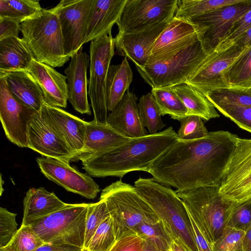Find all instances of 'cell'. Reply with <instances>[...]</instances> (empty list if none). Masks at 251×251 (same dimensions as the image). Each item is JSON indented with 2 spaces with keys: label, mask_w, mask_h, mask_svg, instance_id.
Listing matches in <instances>:
<instances>
[{
  "label": "cell",
  "mask_w": 251,
  "mask_h": 251,
  "mask_svg": "<svg viewBox=\"0 0 251 251\" xmlns=\"http://www.w3.org/2000/svg\"><path fill=\"white\" fill-rule=\"evenodd\" d=\"M33 59L22 38L9 37L0 41V72L27 70Z\"/></svg>",
  "instance_id": "28"
},
{
  "label": "cell",
  "mask_w": 251,
  "mask_h": 251,
  "mask_svg": "<svg viewBox=\"0 0 251 251\" xmlns=\"http://www.w3.org/2000/svg\"><path fill=\"white\" fill-rule=\"evenodd\" d=\"M36 161L42 174L67 191L94 199L100 192L99 185L89 175L55 159L39 157Z\"/></svg>",
  "instance_id": "17"
},
{
  "label": "cell",
  "mask_w": 251,
  "mask_h": 251,
  "mask_svg": "<svg viewBox=\"0 0 251 251\" xmlns=\"http://www.w3.org/2000/svg\"><path fill=\"white\" fill-rule=\"evenodd\" d=\"M89 205L67 203L29 226L45 243L67 244L83 250Z\"/></svg>",
  "instance_id": "8"
},
{
  "label": "cell",
  "mask_w": 251,
  "mask_h": 251,
  "mask_svg": "<svg viewBox=\"0 0 251 251\" xmlns=\"http://www.w3.org/2000/svg\"><path fill=\"white\" fill-rule=\"evenodd\" d=\"M95 0H61L53 9L57 14L65 54L71 57L85 44L87 17Z\"/></svg>",
  "instance_id": "12"
},
{
  "label": "cell",
  "mask_w": 251,
  "mask_h": 251,
  "mask_svg": "<svg viewBox=\"0 0 251 251\" xmlns=\"http://www.w3.org/2000/svg\"><path fill=\"white\" fill-rule=\"evenodd\" d=\"M171 251V250H170V251Z\"/></svg>",
  "instance_id": "57"
},
{
  "label": "cell",
  "mask_w": 251,
  "mask_h": 251,
  "mask_svg": "<svg viewBox=\"0 0 251 251\" xmlns=\"http://www.w3.org/2000/svg\"><path fill=\"white\" fill-rule=\"evenodd\" d=\"M37 112L14 98L4 78L0 76V119L11 142L21 148H27L29 124Z\"/></svg>",
  "instance_id": "14"
},
{
  "label": "cell",
  "mask_w": 251,
  "mask_h": 251,
  "mask_svg": "<svg viewBox=\"0 0 251 251\" xmlns=\"http://www.w3.org/2000/svg\"><path fill=\"white\" fill-rule=\"evenodd\" d=\"M78 247L67 244L45 243L35 251H82Z\"/></svg>",
  "instance_id": "50"
},
{
  "label": "cell",
  "mask_w": 251,
  "mask_h": 251,
  "mask_svg": "<svg viewBox=\"0 0 251 251\" xmlns=\"http://www.w3.org/2000/svg\"><path fill=\"white\" fill-rule=\"evenodd\" d=\"M22 225L29 226L35 221L54 212L67 203L60 200L53 192L43 187L31 188L26 192L24 201Z\"/></svg>",
  "instance_id": "27"
},
{
  "label": "cell",
  "mask_w": 251,
  "mask_h": 251,
  "mask_svg": "<svg viewBox=\"0 0 251 251\" xmlns=\"http://www.w3.org/2000/svg\"><path fill=\"white\" fill-rule=\"evenodd\" d=\"M170 21L156 23L132 32L117 34L114 38L117 52L131 60L136 67L145 66L154 43Z\"/></svg>",
  "instance_id": "19"
},
{
  "label": "cell",
  "mask_w": 251,
  "mask_h": 251,
  "mask_svg": "<svg viewBox=\"0 0 251 251\" xmlns=\"http://www.w3.org/2000/svg\"><path fill=\"white\" fill-rule=\"evenodd\" d=\"M143 251H160L149 241L143 240Z\"/></svg>",
  "instance_id": "54"
},
{
  "label": "cell",
  "mask_w": 251,
  "mask_h": 251,
  "mask_svg": "<svg viewBox=\"0 0 251 251\" xmlns=\"http://www.w3.org/2000/svg\"><path fill=\"white\" fill-rule=\"evenodd\" d=\"M176 191L212 246L227 227L237 203L226 199L220 192V186H202Z\"/></svg>",
  "instance_id": "4"
},
{
  "label": "cell",
  "mask_w": 251,
  "mask_h": 251,
  "mask_svg": "<svg viewBox=\"0 0 251 251\" xmlns=\"http://www.w3.org/2000/svg\"><path fill=\"white\" fill-rule=\"evenodd\" d=\"M126 0H95L89 13L86 26L85 43L111 34Z\"/></svg>",
  "instance_id": "24"
},
{
  "label": "cell",
  "mask_w": 251,
  "mask_h": 251,
  "mask_svg": "<svg viewBox=\"0 0 251 251\" xmlns=\"http://www.w3.org/2000/svg\"><path fill=\"white\" fill-rule=\"evenodd\" d=\"M138 108L142 122L150 134H155L166 126L151 93L140 97Z\"/></svg>",
  "instance_id": "36"
},
{
  "label": "cell",
  "mask_w": 251,
  "mask_h": 251,
  "mask_svg": "<svg viewBox=\"0 0 251 251\" xmlns=\"http://www.w3.org/2000/svg\"><path fill=\"white\" fill-rule=\"evenodd\" d=\"M178 0H126L117 23L118 34L141 30L151 25L170 21Z\"/></svg>",
  "instance_id": "10"
},
{
  "label": "cell",
  "mask_w": 251,
  "mask_h": 251,
  "mask_svg": "<svg viewBox=\"0 0 251 251\" xmlns=\"http://www.w3.org/2000/svg\"><path fill=\"white\" fill-rule=\"evenodd\" d=\"M42 9L37 0H0V18L20 24L35 16Z\"/></svg>",
  "instance_id": "33"
},
{
  "label": "cell",
  "mask_w": 251,
  "mask_h": 251,
  "mask_svg": "<svg viewBox=\"0 0 251 251\" xmlns=\"http://www.w3.org/2000/svg\"><path fill=\"white\" fill-rule=\"evenodd\" d=\"M178 140L172 126L153 134L131 138L108 151L81 157L82 169L96 177H123L134 171L149 173L153 163Z\"/></svg>",
  "instance_id": "2"
},
{
  "label": "cell",
  "mask_w": 251,
  "mask_h": 251,
  "mask_svg": "<svg viewBox=\"0 0 251 251\" xmlns=\"http://www.w3.org/2000/svg\"><path fill=\"white\" fill-rule=\"evenodd\" d=\"M249 48L234 45L223 51L212 52L201 67L185 82L204 94L218 89L228 88L225 75Z\"/></svg>",
  "instance_id": "15"
},
{
  "label": "cell",
  "mask_w": 251,
  "mask_h": 251,
  "mask_svg": "<svg viewBox=\"0 0 251 251\" xmlns=\"http://www.w3.org/2000/svg\"><path fill=\"white\" fill-rule=\"evenodd\" d=\"M204 95L211 102H226L251 107V88H221Z\"/></svg>",
  "instance_id": "37"
},
{
  "label": "cell",
  "mask_w": 251,
  "mask_h": 251,
  "mask_svg": "<svg viewBox=\"0 0 251 251\" xmlns=\"http://www.w3.org/2000/svg\"><path fill=\"white\" fill-rule=\"evenodd\" d=\"M27 148L43 156L70 164L75 156L66 143L44 121L38 112L30 122Z\"/></svg>",
  "instance_id": "20"
},
{
  "label": "cell",
  "mask_w": 251,
  "mask_h": 251,
  "mask_svg": "<svg viewBox=\"0 0 251 251\" xmlns=\"http://www.w3.org/2000/svg\"><path fill=\"white\" fill-rule=\"evenodd\" d=\"M151 93L161 116L169 115L176 120L187 116V108L171 87L152 89Z\"/></svg>",
  "instance_id": "32"
},
{
  "label": "cell",
  "mask_w": 251,
  "mask_h": 251,
  "mask_svg": "<svg viewBox=\"0 0 251 251\" xmlns=\"http://www.w3.org/2000/svg\"><path fill=\"white\" fill-rule=\"evenodd\" d=\"M100 200L106 204L113 220L116 240L135 234V228L143 223H155L160 220L135 187L121 180L102 189Z\"/></svg>",
  "instance_id": "5"
},
{
  "label": "cell",
  "mask_w": 251,
  "mask_h": 251,
  "mask_svg": "<svg viewBox=\"0 0 251 251\" xmlns=\"http://www.w3.org/2000/svg\"><path fill=\"white\" fill-rule=\"evenodd\" d=\"M7 86L17 100L39 112L44 102L43 93L38 83L27 70L0 72Z\"/></svg>",
  "instance_id": "25"
},
{
  "label": "cell",
  "mask_w": 251,
  "mask_h": 251,
  "mask_svg": "<svg viewBox=\"0 0 251 251\" xmlns=\"http://www.w3.org/2000/svg\"><path fill=\"white\" fill-rule=\"evenodd\" d=\"M225 78L228 87L251 88V47L235 61Z\"/></svg>",
  "instance_id": "35"
},
{
  "label": "cell",
  "mask_w": 251,
  "mask_h": 251,
  "mask_svg": "<svg viewBox=\"0 0 251 251\" xmlns=\"http://www.w3.org/2000/svg\"><path fill=\"white\" fill-rule=\"evenodd\" d=\"M171 251H188L183 243L173 237L171 247Z\"/></svg>",
  "instance_id": "52"
},
{
  "label": "cell",
  "mask_w": 251,
  "mask_h": 251,
  "mask_svg": "<svg viewBox=\"0 0 251 251\" xmlns=\"http://www.w3.org/2000/svg\"><path fill=\"white\" fill-rule=\"evenodd\" d=\"M116 241L113 220L109 216L98 227L86 250L88 251H109Z\"/></svg>",
  "instance_id": "39"
},
{
  "label": "cell",
  "mask_w": 251,
  "mask_h": 251,
  "mask_svg": "<svg viewBox=\"0 0 251 251\" xmlns=\"http://www.w3.org/2000/svg\"><path fill=\"white\" fill-rule=\"evenodd\" d=\"M110 216L106 204L102 200L94 203H89L85 222V240L83 250H86L88 244L102 222Z\"/></svg>",
  "instance_id": "40"
},
{
  "label": "cell",
  "mask_w": 251,
  "mask_h": 251,
  "mask_svg": "<svg viewBox=\"0 0 251 251\" xmlns=\"http://www.w3.org/2000/svg\"><path fill=\"white\" fill-rule=\"evenodd\" d=\"M245 0H178L175 16L186 20L202 15Z\"/></svg>",
  "instance_id": "31"
},
{
  "label": "cell",
  "mask_w": 251,
  "mask_h": 251,
  "mask_svg": "<svg viewBox=\"0 0 251 251\" xmlns=\"http://www.w3.org/2000/svg\"><path fill=\"white\" fill-rule=\"evenodd\" d=\"M130 139L118 132L107 123H97L93 120L87 122L84 151L78 160L84 156L99 154L111 151Z\"/></svg>",
  "instance_id": "26"
},
{
  "label": "cell",
  "mask_w": 251,
  "mask_h": 251,
  "mask_svg": "<svg viewBox=\"0 0 251 251\" xmlns=\"http://www.w3.org/2000/svg\"><path fill=\"white\" fill-rule=\"evenodd\" d=\"M134 186L172 235L180 240L188 251H198L189 212L176 191L152 178L140 177Z\"/></svg>",
  "instance_id": "3"
},
{
  "label": "cell",
  "mask_w": 251,
  "mask_h": 251,
  "mask_svg": "<svg viewBox=\"0 0 251 251\" xmlns=\"http://www.w3.org/2000/svg\"><path fill=\"white\" fill-rule=\"evenodd\" d=\"M171 87L187 108V116H199L204 121L219 117L213 104L194 86L184 82Z\"/></svg>",
  "instance_id": "30"
},
{
  "label": "cell",
  "mask_w": 251,
  "mask_h": 251,
  "mask_svg": "<svg viewBox=\"0 0 251 251\" xmlns=\"http://www.w3.org/2000/svg\"><path fill=\"white\" fill-rule=\"evenodd\" d=\"M115 47L111 34L93 40L90 45L88 94L94 113L93 121L97 123H107L106 84L108 69L115 53Z\"/></svg>",
  "instance_id": "9"
},
{
  "label": "cell",
  "mask_w": 251,
  "mask_h": 251,
  "mask_svg": "<svg viewBox=\"0 0 251 251\" xmlns=\"http://www.w3.org/2000/svg\"><path fill=\"white\" fill-rule=\"evenodd\" d=\"M20 24L12 20L0 18V41L9 37H19Z\"/></svg>",
  "instance_id": "48"
},
{
  "label": "cell",
  "mask_w": 251,
  "mask_h": 251,
  "mask_svg": "<svg viewBox=\"0 0 251 251\" xmlns=\"http://www.w3.org/2000/svg\"><path fill=\"white\" fill-rule=\"evenodd\" d=\"M234 45L243 48L251 47V27L238 38Z\"/></svg>",
  "instance_id": "51"
},
{
  "label": "cell",
  "mask_w": 251,
  "mask_h": 251,
  "mask_svg": "<svg viewBox=\"0 0 251 251\" xmlns=\"http://www.w3.org/2000/svg\"><path fill=\"white\" fill-rule=\"evenodd\" d=\"M17 214L0 208V249L7 246L17 232Z\"/></svg>",
  "instance_id": "46"
},
{
  "label": "cell",
  "mask_w": 251,
  "mask_h": 251,
  "mask_svg": "<svg viewBox=\"0 0 251 251\" xmlns=\"http://www.w3.org/2000/svg\"><path fill=\"white\" fill-rule=\"evenodd\" d=\"M211 103L215 108L240 128L251 132V107L226 102Z\"/></svg>",
  "instance_id": "41"
},
{
  "label": "cell",
  "mask_w": 251,
  "mask_h": 251,
  "mask_svg": "<svg viewBox=\"0 0 251 251\" xmlns=\"http://www.w3.org/2000/svg\"><path fill=\"white\" fill-rule=\"evenodd\" d=\"M245 233L244 231L227 226L221 236L212 246L213 251H244Z\"/></svg>",
  "instance_id": "43"
},
{
  "label": "cell",
  "mask_w": 251,
  "mask_h": 251,
  "mask_svg": "<svg viewBox=\"0 0 251 251\" xmlns=\"http://www.w3.org/2000/svg\"><path fill=\"white\" fill-rule=\"evenodd\" d=\"M3 183H4V181L2 180V175L1 174V176H0V195H1L2 192L4 190V189H2V184Z\"/></svg>",
  "instance_id": "55"
},
{
  "label": "cell",
  "mask_w": 251,
  "mask_h": 251,
  "mask_svg": "<svg viewBox=\"0 0 251 251\" xmlns=\"http://www.w3.org/2000/svg\"><path fill=\"white\" fill-rule=\"evenodd\" d=\"M203 119L199 116L188 115L179 119L180 126L178 130V139L194 140L203 138L208 133Z\"/></svg>",
  "instance_id": "42"
},
{
  "label": "cell",
  "mask_w": 251,
  "mask_h": 251,
  "mask_svg": "<svg viewBox=\"0 0 251 251\" xmlns=\"http://www.w3.org/2000/svg\"><path fill=\"white\" fill-rule=\"evenodd\" d=\"M89 65L90 55L81 51L71 57V61L64 73L67 80L69 101L77 112L91 115L87 97V72Z\"/></svg>",
  "instance_id": "21"
},
{
  "label": "cell",
  "mask_w": 251,
  "mask_h": 251,
  "mask_svg": "<svg viewBox=\"0 0 251 251\" xmlns=\"http://www.w3.org/2000/svg\"><path fill=\"white\" fill-rule=\"evenodd\" d=\"M251 27V9L245 13L234 24L226 36L212 52L223 51L234 45L238 38Z\"/></svg>",
  "instance_id": "44"
},
{
  "label": "cell",
  "mask_w": 251,
  "mask_h": 251,
  "mask_svg": "<svg viewBox=\"0 0 251 251\" xmlns=\"http://www.w3.org/2000/svg\"><path fill=\"white\" fill-rule=\"evenodd\" d=\"M132 78V71L126 57H124L121 64L110 65L106 84L108 111H112L122 100Z\"/></svg>",
  "instance_id": "29"
},
{
  "label": "cell",
  "mask_w": 251,
  "mask_h": 251,
  "mask_svg": "<svg viewBox=\"0 0 251 251\" xmlns=\"http://www.w3.org/2000/svg\"><path fill=\"white\" fill-rule=\"evenodd\" d=\"M200 35L197 25L174 16L154 43L146 65L168 60L198 41Z\"/></svg>",
  "instance_id": "16"
},
{
  "label": "cell",
  "mask_w": 251,
  "mask_h": 251,
  "mask_svg": "<svg viewBox=\"0 0 251 251\" xmlns=\"http://www.w3.org/2000/svg\"><path fill=\"white\" fill-rule=\"evenodd\" d=\"M135 234L150 242L160 251L171 250L173 236L160 219L155 223H145L135 229Z\"/></svg>",
  "instance_id": "34"
},
{
  "label": "cell",
  "mask_w": 251,
  "mask_h": 251,
  "mask_svg": "<svg viewBox=\"0 0 251 251\" xmlns=\"http://www.w3.org/2000/svg\"><path fill=\"white\" fill-rule=\"evenodd\" d=\"M82 251H88L87 250H83Z\"/></svg>",
  "instance_id": "56"
},
{
  "label": "cell",
  "mask_w": 251,
  "mask_h": 251,
  "mask_svg": "<svg viewBox=\"0 0 251 251\" xmlns=\"http://www.w3.org/2000/svg\"><path fill=\"white\" fill-rule=\"evenodd\" d=\"M244 251H251V226L245 232L243 238Z\"/></svg>",
  "instance_id": "53"
},
{
  "label": "cell",
  "mask_w": 251,
  "mask_h": 251,
  "mask_svg": "<svg viewBox=\"0 0 251 251\" xmlns=\"http://www.w3.org/2000/svg\"><path fill=\"white\" fill-rule=\"evenodd\" d=\"M44 244L30 226L22 225L9 243L0 251H35Z\"/></svg>",
  "instance_id": "38"
},
{
  "label": "cell",
  "mask_w": 251,
  "mask_h": 251,
  "mask_svg": "<svg viewBox=\"0 0 251 251\" xmlns=\"http://www.w3.org/2000/svg\"><path fill=\"white\" fill-rule=\"evenodd\" d=\"M44 121L66 143L75 160L84 151L87 122L61 108L44 102L39 111Z\"/></svg>",
  "instance_id": "18"
},
{
  "label": "cell",
  "mask_w": 251,
  "mask_h": 251,
  "mask_svg": "<svg viewBox=\"0 0 251 251\" xmlns=\"http://www.w3.org/2000/svg\"><path fill=\"white\" fill-rule=\"evenodd\" d=\"M251 9V0L227 6L189 20L201 29L200 40L211 53L228 33L234 23Z\"/></svg>",
  "instance_id": "13"
},
{
  "label": "cell",
  "mask_w": 251,
  "mask_h": 251,
  "mask_svg": "<svg viewBox=\"0 0 251 251\" xmlns=\"http://www.w3.org/2000/svg\"><path fill=\"white\" fill-rule=\"evenodd\" d=\"M22 39L34 60L53 68L63 66L70 59L58 16L53 8L43 9L20 24Z\"/></svg>",
  "instance_id": "6"
},
{
  "label": "cell",
  "mask_w": 251,
  "mask_h": 251,
  "mask_svg": "<svg viewBox=\"0 0 251 251\" xmlns=\"http://www.w3.org/2000/svg\"><path fill=\"white\" fill-rule=\"evenodd\" d=\"M251 226V198L236 204L227 226L246 232Z\"/></svg>",
  "instance_id": "45"
},
{
  "label": "cell",
  "mask_w": 251,
  "mask_h": 251,
  "mask_svg": "<svg viewBox=\"0 0 251 251\" xmlns=\"http://www.w3.org/2000/svg\"><path fill=\"white\" fill-rule=\"evenodd\" d=\"M143 247L142 239L134 234L117 240L109 251H143Z\"/></svg>",
  "instance_id": "47"
},
{
  "label": "cell",
  "mask_w": 251,
  "mask_h": 251,
  "mask_svg": "<svg viewBox=\"0 0 251 251\" xmlns=\"http://www.w3.org/2000/svg\"><path fill=\"white\" fill-rule=\"evenodd\" d=\"M238 138L219 130L200 139H178L153 163L149 173L156 182L176 190L220 186Z\"/></svg>",
  "instance_id": "1"
},
{
  "label": "cell",
  "mask_w": 251,
  "mask_h": 251,
  "mask_svg": "<svg viewBox=\"0 0 251 251\" xmlns=\"http://www.w3.org/2000/svg\"><path fill=\"white\" fill-rule=\"evenodd\" d=\"M190 217L198 251H213L211 245L204 237L190 215Z\"/></svg>",
  "instance_id": "49"
},
{
  "label": "cell",
  "mask_w": 251,
  "mask_h": 251,
  "mask_svg": "<svg viewBox=\"0 0 251 251\" xmlns=\"http://www.w3.org/2000/svg\"><path fill=\"white\" fill-rule=\"evenodd\" d=\"M209 54L199 39L167 60L136 67L152 89L172 87L188 80Z\"/></svg>",
  "instance_id": "7"
},
{
  "label": "cell",
  "mask_w": 251,
  "mask_h": 251,
  "mask_svg": "<svg viewBox=\"0 0 251 251\" xmlns=\"http://www.w3.org/2000/svg\"><path fill=\"white\" fill-rule=\"evenodd\" d=\"M27 71L35 78L49 105L66 108L68 100L67 77L53 67L33 59Z\"/></svg>",
  "instance_id": "22"
},
{
  "label": "cell",
  "mask_w": 251,
  "mask_h": 251,
  "mask_svg": "<svg viewBox=\"0 0 251 251\" xmlns=\"http://www.w3.org/2000/svg\"><path fill=\"white\" fill-rule=\"evenodd\" d=\"M137 97L128 90L116 107L108 114L107 124L129 138L148 134L138 110Z\"/></svg>",
  "instance_id": "23"
},
{
  "label": "cell",
  "mask_w": 251,
  "mask_h": 251,
  "mask_svg": "<svg viewBox=\"0 0 251 251\" xmlns=\"http://www.w3.org/2000/svg\"><path fill=\"white\" fill-rule=\"evenodd\" d=\"M220 192L236 203L251 198V139L238 137Z\"/></svg>",
  "instance_id": "11"
}]
</instances>
